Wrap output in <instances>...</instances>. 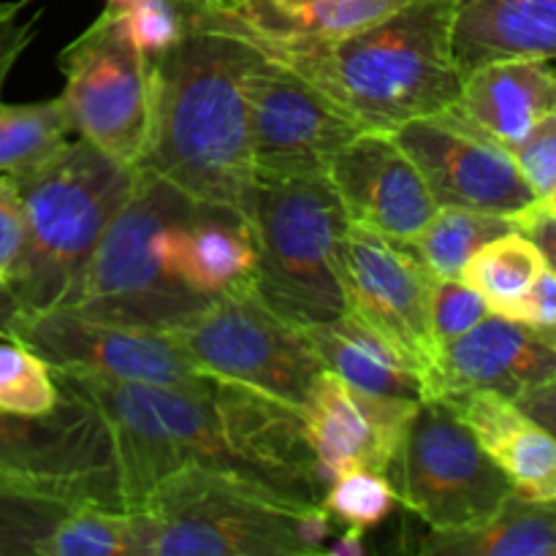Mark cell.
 I'll use <instances>...</instances> for the list:
<instances>
[{
	"instance_id": "9c48e42d",
	"label": "cell",
	"mask_w": 556,
	"mask_h": 556,
	"mask_svg": "<svg viewBox=\"0 0 556 556\" xmlns=\"http://www.w3.org/2000/svg\"><path fill=\"white\" fill-rule=\"evenodd\" d=\"M389 478L400 503L429 530L483 525L514 494L508 476L443 396L416 407Z\"/></svg>"
},
{
	"instance_id": "1f68e13d",
	"label": "cell",
	"mask_w": 556,
	"mask_h": 556,
	"mask_svg": "<svg viewBox=\"0 0 556 556\" xmlns=\"http://www.w3.org/2000/svg\"><path fill=\"white\" fill-rule=\"evenodd\" d=\"M396 503L400 497L389 476L375 470H348L326 486L320 505L331 521L367 532L383 525Z\"/></svg>"
},
{
	"instance_id": "6da1fadb",
	"label": "cell",
	"mask_w": 556,
	"mask_h": 556,
	"mask_svg": "<svg viewBox=\"0 0 556 556\" xmlns=\"http://www.w3.org/2000/svg\"><path fill=\"white\" fill-rule=\"evenodd\" d=\"M54 380L90 400L112 427L125 508L185 467L242 478L293 508H324L326 483L304 418L286 402L217 378L188 389L71 372H54Z\"/></svg>"
},
{
	"instance_id": "ffe728a7",
	"label": "cell",
	"mask_w": 556,
	"mask_h": 556,
	"mask_svg": "<svg viewBox=\"0 0 556 556\" xmlns=\"http://www.w3.org/2000/svg\"><path fill=\"white\" fill-rule=\"evenodd\" d=\"M525 500H556V438L494 391L443 396Z\"/></svg>"
},
{
	"instance_id": "e575fe53",
	"label": "cell",
	"mask_w": 556,
	"mask_h": 556,
	"mask_svg": "<svg viewBox=\"0 0 556 556\" xmlns=\"http://www.w3.org/2000/svg\"><path fill=\"white\" fill-rule=\"evenodd\" d=\"M508 152L538 201L548 199L556 190V112L543 117Z\"/></svg>"
},
{
	"instance_id": "7bdbcfd3",
	"label": "cell",
	"mask_w": 556,
	"mask_h": 556,
	"mask_svg": "<svg viewBox=\"0 0 556 556\" xmlns=\"http://www.w3.org/2000/svg\"><path fill=\"white\" fill-rule=\"evenodd\" d=\"M136 3V0H106V9H123V5Z\"/></svg>"
},
{
	"instance_id": "7a4b0ae2",
	"label": "cell",
	"mask_w": 556,
	"mask_h": 556,
	"mask_svg": "<svg viewBox=\"0 0 556 556\" xmlns=\"http://www.w3.org/2000/svg\"><path fill=\"white\" fill-rule=\"evenodd\" d=\"M199 11L318 87L362 130L394 134L459 98L465 76L451 43L454 0H407L394 14L337 38L255 30L228 14L223 0H199Z\"/></svg>"
},
{
	"instance_id": "d4e9b609",
	"label": "cell",
	"mask_w": 556,
	"mask_h": 556,
	"mask_svg": "<svg viewBox=\"0 0 556 556\" xmlns=\"http://www.w3.org/2000/svg\"><path fill=\"white\" fill-rule=\"evenodd\" d=\"M407 0H223L228 14L255 30L337 38L394 14Z\"/></svg>"
},
{
	"instance_id": "5b68a950",
	"label": "cell",
	"mask_w": 556,
	"mask_h": 556,
	"mask_svg": "<svg viewBox=\"0 0 556 556\" xmlns=\"http://www.w3.org/2000/svg\"><path fill=\"white\" fill-rule=\"evenodd\" d=\"M147 521V556H315L331 516L206 467L163 478L134 505Z\"/></svg>"
},
{
	"instance_id": "2e32d148",
	"label": "cell",
	"mask_w": 556,
	"mask_h": 556,
	"mask_svg": "<svg viewBox=\"0 0 556 556\" xmlns=\"http://www.w3.org/2000/svg\"><path fill=\"white\" fill-rule=\"evenodd\" d=\"M418 405L421 402L364 394L337 375H320L304 402L302 418L326 486L348 470L389 476Z\"/></svg>"
},
{
	"instance_id": "484cf974",
	"label": "cell",
	"mask_w": 556,
	"mask_h": 556,
	"mask_svg": "<svg viewBox=\"0 0 556 556\" xmlns=\"http://www.w3.org/2000/svg\"><path fill=\"white\" fill-rule=\"evenodd\" d=\"M63 101L3 103L0 101V174L27 177L58 157L74 141Z\"/></svg>"
},
{
	"instance_id": "cb8c5ba5",
	"label": "cell",
	"mask_w": 556,
	"mask_h": 556,
	"mask_svg": "<svg viewBox=\"0 0 556 556\" xmlns=\"http://www.w3.org/2000/svg\"><path fill=\"white\" fill-rule=\"evenodd\" d=\"M413 552L424 556H556V500L510 494L483 525L429 530Z\"/></svg>"
},
{
	"instance_id": "30bf717a",
	"label": "cell",
	"mask_w": 556,
	"mask_h": 556,
	"mask_svg": "<svg viewBox=\"0 0 556 556\" xmlns=\"http://www.w3.org/2000/svg\"><path fill=\"white\" fill-rule=\"evenodd\" d=\"M58 65L65 76L60 101L76 139L136 168L150 136L152 60L103 5L96 22L60 52Z\"/></svg>"
},
{
	"instance_id": "f35d334b",
	"label": "cell",
	"mask_w": 556,
	"mask_h": 556,
	"mask_svg": "<svg viewBox=\"0 0 556 556\" xmlns=\"http://www.w3.org/2000/svg\"><path fill=\"white\" fill-rule=\"evenodd\" d=\"M510 318L535 326H554L556 329V275L548 266L541 271L535 286L527 291V296L516 304Z\"/></svg>"
},
{
	"instance_id": "ac0fdd59",
	"label": "cell",
	"mask_w": 556,
	"mask_h": 556,
	"mask_svg": "<svg viewBox=\"0 0 556 556\" xmlns=\"http://www.w3.org/2000/svg\"><path fill=\"white\" fill-rule=\"evenodd\" d=\"M348 220L410 242L440 210L421 172L391 134L362 130L326 172Z\"/></svg>"
},
{
	"instance_id": "ab89813d",
	"label": "cell",
	"mask_w": 556,
	"mask_h": 556,
	"mask_svg": "<svg viewBox=\"0 0 556 556\" xmlns=\"http://www.w3.org/2000/svg\"><path fill=\"white\" fill-rule=\"evenodd\" d=\"M516 405H519V410L525 413V416H530L532 421L541 424L548 434L556 438V378L546 380V383L527 391V394H521L519 400H516Z\"/></svg>"
},
{
	"instance_id": "74e56055",
	"label": "cell",
	"mask_w": 556,
	"mask_h": 556,
	"mask_svg": "<svg viewBox=\"0 0 556 556\" xmlns=\"http://www.w3.org/2000/svg\"><path fill=\"white\" fill-rule=\"evenodd\" d=\"M514 223L527 239H532V244L541 250L546 266L556 275V215L554 212L548 210L543 201H535V204L527 206L521 215H516Z\"/></svg>"
},
{
	"instance_id": "d6986e66",
	"label": "cell",
	"mask_w": 556,
	"mask_h": 556,
	"mask_svg": "<svg viewBox=\"0 0 556 556\" xmlns=\"http://www.w3.org/2000/svg\"><path fill=\"white\" fill-rule=\"evenodd\" d=\"M174 280L201 299L253 288L255 242L242 212L190 201L161 237Z\"/></svg>"
},
{
	"instance_id": "8d00e7d4",
	"label": "cell",
	"mask_w": 556,
	"mask_h": 556,
	"mask_svg": "<svg viewBox=\"0 0 556 556\" xmlns=\"http://www.w3.org/2000/svg\"><path fill=\"white\" fill-rule=\"evenodd\" d=\"M25 237V210L14 177L0 174V286L9 277Z\"/></svg>"
},
{
	"instance_id": "b9f144b4",
	"label": "cell",
	"mask_w": 556,
	"mask_h": 556,
	"mask_svg": "<svg viewBox=\"0 0 556 556\" xmlns=\"http://www.w3.org/2000/svg\"><path fill=\"white\" fill-rule=\"evenodd\" d=\"M14 315H16L14 302H11L9 291L0 286V337H9V329H11V320H14Z\"/></svg>"
},
{
	"instance_id": "5bb4252c",
	"label": "cell",
	"mask_w": 556,
	"mask_h": 556,
	"mask_svg": "<svg viewBox=\"0 0 556 556\" xmlns=\"http://www.w3.org/2000/svg\"><path fill=\"white\" fill-rule=\"evenodd\" d=\"M391 136L416 163L438 206L516 217L538 201L510 152L456 109L410 119Z\"/></svg>"
},
{
	"instance_id": "44dd1931",
	"label": "cell",
	"mask_w": 556,
	"mask_h": 556,
	"mask_svg": "<svg viewBox=\"0 0 556 556\" xmlns=\"http://www.w3.org/2000/svg\"><path fill=\"white\" fill-rule=\"evenodd\" d=\"M451 109L510 150L543 117L556 112V68L552 60H494L462 79Z\"/></svg>"
},
{
	"instance_id": "e0dca14e",
	"label": "cell",
	"mask_w": 556,
	"mask_h": 556,
	"mask_svg": "<svg viewBox=\"0 0 556 556\" xmlns=\"http://www.w3.org/2000/svg\"><path fill=\"white\" fill-rule=\"evenodd\" d=\"M556 378V329L486 315L476 329L434 351L427 369V400L459 391H494L519 400Z\"/></svg>"
},
{
	"instance_id": "ba28073f",
	"label": "cell",
	"mask_w": 556,
	"mask_h": 556,
	"mask_svg": "<svg viewBox=\"0 0 556 556\" xmlns=\"http://www.w3.org/2000/svg\"><path fill=\"white\" fill-rule=\"evenodd\" d=\"M168 337L210 378L248 386L299 413L326 372L307 331L266 307L253 288L212 299Z\"/></svg>"
},
{
	"instance_id": "83f0119b",
	"label": "cell",
	"mask_w": 556,
	"mask_h": 556,
	"mask_svg": "<svg viewBox=\"0 0 556 556\" xmlns=\"http://www.w3.org/2000/svg\"><path fill=\"white\" fill-rule=\"evenodd\" d=\"M546 269L541 250L519 228L483 244L462 269V280L486 299L489 309L510 318L516 304L527 296Z\"/></svg>"
},
{
	"instance_id": "9a60e30c",
	"label": "cell",
	"mask_w": 556,
	"mask_h": 556,
	"mask_svg": "<svg viewBox=\"0 0 556 556\" xmlns=\"http://www.w3.org/2000/svg\"><path fill=\"white\" fill-rule=\"evenodd\" d=\"M438 277L405 242L351 223L342 253L348 313L372 326L427 375L434 356L429 304Z\"/></svg>"
},
{
	"instance_id": "603a6c76",
	"label": "cell",
	"mask_w": 556,
	"mask_h": 556,
	"mask_svg": "<svg viewBox=\"0 0 556 556\" xmlns=\"http://www.w3.org/2000/svg\"><path fill=\"white\" fill-rule=\"evenodd\" d=\"M304 331L326 372L337 375L353 389L386 400H427L424 369L353 313H342L340 318Z\"/></svg>"
},
{
	"instance_id": "f1b7e54d",
	"label": "cell",
	"mask_w": 556,
	"mask_h": 556,
	"mask_svg": "<svg viewBox=\"0 0 556 556\" xmlns=\"http://www.w3.org/2000/svg\"><path fill=\"white\" fill-rule=\"evenodd\" d=\"M41 556H147V521L136 508L76 505L47 538Z\"/></svg>"
},
{
	"instance_id": "7c38bea8",
	"label": "cell",
	"mask_w": 556,
	"mask_h": 556,
	"mask_svg": "<svg viewBox=\"0 0 556 556\" xmlns=\"http://www.w3.org/2000/svg\"><path fill=\"white\" fill-rule=\"evenodd\" d=\"M9 337L38 353L52 372L179 389L210 380L163 331L109 324L74 309L14 315Z\"/></svg>"
},
{
	"instance_id": "836d02e7",
	"label": "cell",
	"mask_w": 556,
	"mask_h": 556,
	"mask_svg": "<svg viewBox=\"0 0 556 556\" xmlns=\"http://www.w3.org/2000/svg\"><path fill=\"white\" fill-rule=\"evenodd\" d=\"M486 315H492V309H489L486 299L476 288L467 286L465 280H443V277H438L432 288V304H429L434 351L476 329Z\"/></svg>"
},
{
	"instance_id": "277c9868",
	"label": "cell",
	"mask_w": 556,
	"mask_h": 556,
	"mask_svg": "<svg viewBox=\"0 0 556 556\" xmlns=\"http://www.w3.org/2000/svg\"><path fill=\"white\" fill-rule=\"evenodd\" d=\"M134 182V166L81 139L38 172L16 179L25 237L3 282L16 315L47 313L68 302Z\"/></svg>"
},
{
	"instance_id": "52a82bcc",
	"label": "cell",
	"mask_w": 556,
	"mask_h": 556,
	"mask_svg": "<svg viewBox=\"0 0 556 556\" xmlns=\"http://www.w3.org/2000/svg\"><path fill=\"white\" fill-rule=\"evenodd\" d=\"M190 201L166 179L136 168L128 201L109 223L79 286L60 309L163 334L188 324L210 299L195 296L168 275L161 237Z\"/></svg>"
},
{
	"instance_id": "4dcf8cb0",
	"label": "cell",
	"mask_w": 556,
	"mask_h": 556,
	"mask_svg": "<svg viewBox=\"0 0 556 556\" xmlns=\"http://www.w3.org/2000/svg\"><path fill=\"white\" fill-rule=\"evenodd\" d=\"M60 386L38 353L11 337H0V410L47 413L58 405Z\"/></svg>"
},
{
	"instance_id": "4fadbf2b",
	"label": "cell",
	"mask_w": 556,
	"mask_h": 556,
	"mask_svg": "<svg viewBox=\"0 0 556 556\" xmlns=\"http://www.w3.org/2000/svg\"><path fill=\"white\" fill-rule=\"evenodd\" d=\"M253 52L248 103L255 179L326 177L331 161L362 128L318 87L255 47Z\"/></svg>"
},
{
	"instance_id": "d6a6232c",
	"label": "cell",
	"mask_w": 556,
	"mask_h": 556,
	"mask_svg": "<svg viewBox=\"0 0 556 556\" xmlns=\"http://www.w3.org/2000/svg\"><path fill=\"white\" fill-rule=\"evenodd\" d=\"M195 0H136L112 9L128 41L144 58L155 60L177 47L193 27Z\"/></svg>"
},
{
	"instance_id": "ee69618b",
	"label": "cell",
	"mask_w": 556,
	"mask_h": 556,
	"mask_svg": "<svg viewBox=\"0 0 556 556\" xmlns=\"http://www.w3.org/2000/svg\"><path fill=\"white\" fill-rule=\"evenodd\" d=\"M543 204H546V206H548V210H552V212H554V215H556V190H554V193H552V195H548V199H543Z\"/></svg>"
},
{
	"instance_id": "f546056e",
	"label": "cell",
	"mask_w": 556,
	"mask_h": 556,
	"mask_svg": "<svg viewBox=\"0 0 556 556\" xmlns=\"http://www.w3.org/2000/svg\"><path fill=\"white\" fill-rule=\"evenodd\" d=\"M74 508L58 494L0 476V556H41L47 538Z\"/></svg>"
},
{
	"instance_id": "3957f363",
	"label": "cell",
	"mask_w": 556,
	"mask_h": 556,
	"mask_svg": "<svg viewBox=\"0 0 556 556\" xmlns=\"http://www.w3.org/2000/svg\"><path fill=\"white\" fill-rule=\"evenodd\" d=\"M253 47L193 9L188 36L152 60V119L136 168L193 201L248 210L255 185L248 68Z\"/></svg>"
},
{
	"instance_id": "8992f818",
	"label": "cell",
	"mask_w": 556,
	"mask_h": 556,
	"mask_svg": "<svg viewBox=\"0 0 556 556\" xmlns=\"http://www.w3.org/2000/svg\"><path fill=\"white\" fill-rule=\"evenodd\" d=\"M244 217L255 242L253 291L309 329L348 313L342 253L351 220L326 177L255 179Z\"/></svg>"
},
{
	"instance_id": "4316f807",
	"label": "cell",
	"mask_w": 556,
	"mask_h": 556,
	"mask_svg": "<svg viewBox=\"0 0 556 556\" xmlns=\"http://www.w3.org/2000/svg\"><path fill=\"white\" fill-rule=\"evenodd\" d=\"M514 217L462 210V206H440L432 220L405 244L424 261V266L434 277L462 280V269H465L467 261L483 244L514 231Z\"/></svg>"
},
{
	"instance_id": "d590c367",
	"label": "cell",
	"mask_w": 556,
	"mask_h": 556,
	"mask_svg": "<svg viewBox=\"0 0 556 556\" xmlns=\"http://www.w3.org/2000/svg\"><path fill=\"white\" fill-rule=\"evenodd\" d=\"M30 3L33 0H0V92L41 25V9H30Z\"/></svg>"
},
{
	"instance_id": "8fae6325",
	"label": "cell",
	"mask_w": 556,
	"mask_h": 556,
	"mask_svg": "<svg viewBox=\"0 0 556 556\" xmlns=\"http://www.w3.org/2000/svg\"><path fill=\"white\" fill-rule=\"evenodd\" d=\"M0 476L74 505L125 508L112 427L74 391L60 389L58 405L47 413L0 410Z\"/></svg>"
},
{
	"instance_id": "7402d4cb",
	"label": "cell",
	"mask_w": 556,
	"mask_h": 556,
	"mask_svg": "<svg viewBox=\"0 0 556 556\" xmlns=\"http://www.w3.org/2000/svg\"><path fill=\"white\" fill-rule=\"evenodd\" d=\"M451 43L462 76L494 60H556V0H454Z\"/></svg>"
},
{
	"instance_id": "60d3db41",
	"label": "cell",
	"mask_w": 556,
	"mask_h": 556,
	"mask_svg": "<svg viewBox=\"0 0 556 556\" xmlns=\"http://www.w3.org/2000/svg\"><path fill=\"white\" fill-rule=\"evenodd\" d=\"M324 554L331 556H364L367 554V543H364V532L348 527L342 535H337V541L331 546H326Z\"/></svg>"
}]
</instances>
